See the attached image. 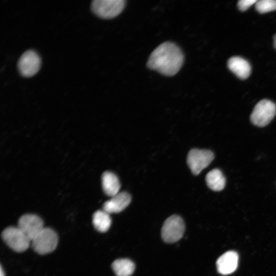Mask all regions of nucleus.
<instances>
[{
	"label": "nucleus",
	"mask_w": 276,
	"mask_h": 276,
	"mask_svg": "<svg viewBox=\"0 0 276 276\" xmlns=\"http://www.w3.org/2000/svg\"><path fill=\"white\" fill-rule=\"evenodd\" d=\"M181 49L175 43L165 42L151 53L147 61V67L167 76L176 74L183 63Z\"/></svg>",
	"instance_id": "nucleus-1"
},
{
	"label": "nucleus",
	"mask_w": 276,
	"mask_h": 276,
	"mask_svg": "<svg viewBox=\"0 0 276 276\" xmlns=\"http://www.w3.org/2000/svg\"><path fill=\"white\" fill-rule=\"evenodd\" d=\"M276 114V105L272 101L263 99L255 106L250 119L255 125L264 127L267 125Z\"/></svg>",
	"instance_id": "nucleus-2"
},
{
	"label": "nucleus",
	"mask_w": 276,
	"mask_h": 276,
	"mask_svg": "<svg viewBox=\"0 0 276 276\" xmlns=\"http://www.w3.org/2000/svg\"><path fill=\"white\" fill-rule=\"evenodd\" d=\"M58 240L57 235L54 230L44 227L31 242L35 252L40 255H45L55 250Z\"/></svg>",
	"instance_id": "nucleus-3"
},
{
	"label": "nucleus",
	"mask_w": 276,
	"mask_h": 276,
	"mask_svg": "<svg viewBox=\"0 0 276 276\" xmlns=\"http://www.w3.org/2000/svg\"><path fill=\"white\" fill-rule=\"evenodd\" d=\"M125 4V0H93L91 3V9L100 17L112 18L123 11Z\"/></svg>",
	"instance_id": "nucleus-4"
},
{
	"label": "nucleus",
	"mask_w": 276,
	"mask_h": 276,
	"mask_svg": "<svg viewBox=\"0 0 276 276\" xmlns=\"http://www.w3.org/2000/svg\"><path fill=\"white\" fill-rule=\"evenodd\" d=\"M4 242L12 249L17 252H23L29 246L31 241L18 227L10 226L2 233Z\"/></svg>",
	"instance_id": "nucleus-5"
},
{
	"label": "nucleus",
	"mask_w": 276,
	"mask_h": 276,
	"mask_svg": "<svg viewBox=\"0 0 276 276\" xmlns=\"http://www.w3.org/2000/svg\"><path fill=\"white\" fill-rule=\"evenodd\" d=\"M185 230V225L182 219L174 215L164 222L162 228V237L167 243H174L182 238Z\"/></svg>",
	"instance_id": "nucleus-6"
},
{
	"label": "nucleus",
	"mask_w": 276,
	"mask_h": 276,
	"mask_svg": "<svg viewBox=\"0 0 276 276\" xmlns=\"http://www.w3.org/2000/svg\"><path fill=\"white\" fill-rule=\"evenodd\" d=\"M214 158L212 151L206 149H192L188 154L187 162L194 175H198L207 167Z\"/></svg>",
	"instance_id": "nucleus-7"
},
{
	"label": "nucleus",
	"mask_w": 276,
	"mask_h": 276,
	"mask_svg": "<svg viewBox=\"0 0 276 276\" xmlns=\"http://www.w3.org/2000/svg\"><path fill=\"white\" fill-rule=\"evenodd\" d=\"M40 66V58L33 50H28L19 57L17 63L18 71L24 77H31L36 74Z\"/></svg>",
	"instance_id": "nucleus-8"
},
{
	"label": "nucleus",
	"mask_w": 276,
	"mask_h": 276,
	"mask_svg": "<svg viewBox=\"0 0 276 276\" xmlns=\"http://www.w3.org/2000/svg\"><path fill=\"white\" fill-rule=\"evenodd\" d=\"M17 227L31 241L43 228L42 220L34 214H25L18 220Z\"/></svg>",
	"instance_id": "nucleus-9"
},
{
	"label": "nucleus",
	"mask_w": 276,
	"mask_h": 276,
	"mask_svg": "<svg viewBox=\"0 0 276 276\" xmlns=\"http://www.w3.org/2000/svg\"><path fill=\"white\" fill-rule=\"evenodd\" d=\"M238 255L233 250L228 251L221 255L216 261L218 272L222 275L234 272L238 267Z\"/></svg>",
	"instance_id": "nucleus-10"
},
{
	"label": "nucleus",
	"mask_w": 276,
	"mask_h": 276,
	"mask_svg": "<svg viewBox=\"0 0 276 276\" xmlns=\"http://www.w3.org/2000/svg\"><path fill=\"white\" fill-rule=\"evenodd\" d=\"M131 199L127 192H119L104 203L103 210L109 214L121 212L129 205Z\"/></svg>",
	"instance_id": "nucleus-11"
},
{
	"label": "nucleus",
	"mask_w": 276,
	"mask_h": 276,
	"mask_svg": "<svg viewBox=\"0 0 276 276\" xmlns=\"http://www.w3.org/2000/svg\"><path fill=\"white\" fill-rule=\"evenodd\" d=\"M227 66L229 70L241 79H245L250 75V65L247 60L241 57L233 56L230 58L227 62Z\"/></svg>",
	"instance_id": "nucleus-12"
},
{
	"label": "nucleus",
	"mask_w": 276,
	"mask_h": 276,
	"mask_svg": "<svg viewBox=\"0 0 276 276\" xmlns=\"http://www.w3.org/2000/svg\"><path fill=\"white\" fill-rule=\"evenodd\" d=\"M102 186L104 193L111 197L119 193L121 187L117 176L109 171H106L103 173Z\"/></svg>",
	"instance_id": "nucleus-13"
},
{
	"label": "nucleus",
	"mask_w": 276,
	"mask_h": 276,
	"mask_svg": "<svg viewBox=\"0 0 276 276\" xmlns=\"http://www.w3.org/2000/svg\"><path fill=\"white\" fill-rule=\"evenodd\" d=\"M205 181L208 187L214 191H220L225 186V178L218 169L209 172L205 176Z\"/></svg>",
	"instance_id": "nucleus-14"
},
{
	"label": "nucleus",
	"mask_w": 276,
	"mask_h": 276,
	"mask_svg": "<svg viewBox=\"0 0 276 276\" xmlns=\"http://www.w3.org/2000/svg\"><path fill=\"white\" fill-rule=\"evenodd\" d=\"M111 219L109 214L102 210L95 212L93 215V224L94 227L99 232L104 233L109 228Z\"/></svg>",
	"instance_id": "nucleus-15"
},
{
	"label": "nucleus",
	"mask_w": 276,
	"mask_h": 276,
	"mask_svg": "<svg viewBox=\"0 0 276 276\" xmlns=\"http://www.w3.org/2000/svg\"><path fill=\"white\" fill-rule=\"evenodd\" d=\"M112 268L117 276H130L135 269L134 264L127 259H119L112 263Z\"/></svg>",
	"instance_id": "nucleus-16"
},
{
	"label": "nucleus",
	"mask_w": 276,
	"mask_h": 276,
	"mask_svg": "<svg viewBox=\"0 0 276 276\" xmlns=\"http://www.w3.org/2000/svg\"><path fill=\"white\" fill-rule=\"evenodd\" d=\"M256 10L260 13H265L276 10L275 0H260L255 4Z\"/></svg>",
	"instance_id": "nucleus-17"
},
{
	"label": "nucleus",
	"mask_w": 276,
	"mask_h": 276,
	"mask_svg": "<svg viewBox=\"0 0 276 276\" xmlns=\"http://www.w3.org/2000/svg\"><path fill=\"white\" fill-rule=\"evenodd\" d=\"M257 2L256 0H240L238 1L237 5L240 11H244Z\"/></svg>",
	"instance_id": "nucleus-18"
},
{
	"label": "nucleus",
	"mask_w": 276,
	"mask_h": 276,
	"mask_svg": "<svg viewBox=\"0 0 276 276\" xmlns=\"http://www.w3.org/2000/svg\"><path fill=\"white\" fill-rule=\"evenodd\" d=\"M0 276H5V273H4V271H3L2 266H1V268H0Z\"/></svg>",
	"instance_id": "nucleus-19"
},
{
	"label": "nucleus",
	"mask_w": 276,
	"mask_h": 276,
	"mask_svg": "<svg viewBox=\"0 0 276 276\" xmlns=\"http://www.w3.org/2000/svg\"><path fill=\"white\" fill-rule=\"evenodd\" d=\"M273 44L275 49H276V34L273 36Z\"/></svg>",
	"instance_id": "nucleus-20"
}]
</instances>
